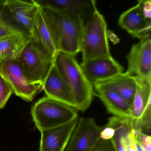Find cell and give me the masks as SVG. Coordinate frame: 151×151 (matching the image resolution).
Listing matches in <instances>:
<instances>
[{
  "instance_id": "cell-1",
  "label": "cell",
  "mask_w": 151,
  "mask_h": 151,
  "mask_svg": "<svg viewBox=\"0 0 151 151\" xmlns=\"http://www.w3.org/2000/svg\"><path fill=\"white\" fill-rule=\"evenodd\" d=\"M54 64L74 94L76 108L84 112L91 106L96 94L76 56L58 52L55 56Z\"/></svg>"
},
{
  "instance_id": "cell-2",
  "label": "cell",
  "mask_w": 151,
  "mask_h": 151,
  "mask_svg": "<svg viewBox=\"0 0 151 151\" xmlns=\"http://www.w3.org/2000/svg\"><path fill=\"white\" fill-rule=\"evenodd\" d=\"M74 107L49 98L39 100L32 107L31 114L40 131L64 125L78 118Z\"/></svg>"
},
{
  "instance_id": "cell-3",
  "label": "cell",
  "mask_w": 151,
  "mask_h": 151,
  "mask_svg": "<svg viewBox=\"0 0 151 151\" xmlns=\"http://www.w3.org/2000/svg\"><path fill=\"white\" fill-rule=\"evenodd\" d=\"M107 36L106 22L96 8L84 30L80 48L82 61L110 55Z\"/></svg>"
},
{
  "instance_id": "cell-4",
  "label": "cell",
  "mask_w": 151,
  "mask_h": 151,
  "mask_svg": "<svg viewBox=\"0 0 151 151\" xmlns=\"http://www.w3.org/2000/svg\"><path fill=\"white\" fill-rule=\"evenodd\" d=\"M50 11L56 25L59 52L76 56L80 52L85 27L83 21L78 15L71 12Z\"/></svg>"
},
{
  "instance_id": "cell-5",
  "label": "cell",
  "mask_w": 151,
  "mask_h": 151,
  "mask_svg": "<svg viewBox=\"0 0 151 151\" xmlns=\"http://www.w3.org/2000/svg\"><path fill=\"white\" fill-rule=\"evenodd\" d=\"M55 56L39 42H31L19 59L28 83L42 85L54 64Z\"/></svg>"
},
{
  "instance_id": "cell-6",
  "label": "cell",
  "mask_w": 151,
  "mask_h": 151,
  "mask_svg": "<svg viewBox=\"0 0 151 151\" xmlns=\"http://www.w3.org/2000/svg\"><path fill=\"white\" fill-rule=\"evenodd\" d=\"M0 74L9 84L14 93L25 101H32L42 90L41 84H30L26 81L19 60H1Z\"/></svg>"
},
{
  "instance_id": "cell-7",
  "label": "cell",
  "mask_w": 151,
  "mask_h": 151,
  "mask_svg": "<svg viewBox=\"0 0 151 151\" xmlns=\"http://www.w3.org/2000/svg\"><path fill=\"white\" fill-rule=\"evenodd\" d=\"M104 127L97 125L91 117L80 118L64 151H92L100 139Z\"/></svg>"
},
{
  "instance_id": "cell-8",
  "label": "cell",
  "mask_w": 151,
  "mask_h": 151,
  "mask_svg": "<svg viewBox=\"0 0 151 151\" xmlns=\"http://www.w3.org/2000/svg\"><path fill=\"white\" fill-rule=\"evenodd\" d=\"M127 59L128 67L125 73L136 78L151 79V35L132 45Z\"/></svg>"
},
{
  "instance_id": "cell-9",
  "label": "cell",
  "mask_w": 151,
  "mask_h": 151,
  "mask_svg": "<svg viewBox=\"0 0 151 151\" xmlns=\"http://www.w3.org/2000/svg\"><path fill=\"white\" fill-rule=\"evenodd\" d=\"M40 6L37 1L5 0V8L13 19L26 31L31 39L36 42L37 40L35 22Z\"/></svg>"
},
{
  "instance_id": "cell-10",
  "label": "cell",
  "mask_w": 151,
  "mask_h": 151,
  "mask_svg": "<svg viewBox=\"0 0 151 151\" xmlns=\"http://www.w3.org/2000/svg\"><path fill=\"white\" fill-rule=\"evenodd\" d=\"M90 83L93 85L123 73V67L111 55L82 61L80 64Z\"/></svg>"
},
{
  "instance_id": "cell-11",
  "label": "cell",
  "mask_w": 151,
  "mask_h": 151,
  "mask_svg": "<svg viewBox=\"0 0 151 151\" xmlns=\"http://www.w3.org/2000/svg\"><path fill=\"white\" fill-rule=\"evenodd\" d=\"M35 31L37 42L55 56L59 52L55 22L52 12L41 6L36 17Z\"/></svg>"
},
{
  "instance_id": "cell-12",
  "label": "cell",
  "mask_w": 151,
  "mask_h": 151,
  "mask_svg": "<svg viewBox=\"0 0 151 151\" xmlns=\"http://www.w3.org/2000/svg\"><path fill=\"white\" fill-rule=\"evenodd\" d=\"M78 120L77 118L64 125L40 132L39 151H64Z\"/></svg>"
},
{
  "instance_id": "cell-13",
  "label": "cell",
  "mask_w": 151,
  "mask_h": 151,
  "mask_svg": "<svg viewBox=\"0 0 151 151\" xmlns=\"http://www.w3.org/2000/svg\"><path fill=\"white\" fill-rule=\"evenodd\" d=\"M41 6L53 11L71 12L78 15L85 24L89 22L96 7L93 0H38Z\"/></svg>"
},
{
  "instance_id": "cell-14",
  "label": "cell",
  "mask_w": 151,
  "mask_h": 151,
  "mask_svg": "<svg viewBox=\"0 0 151 151\" xmlns=\"http://www.w3.org/2000/svg\"><path fill=\"white\" fill-rule=\"evenodd\" d=\"M42 90L49 98L76 108L74 94L55 64L42 85Z\"/></svg>"
},
{
  "instance_id": "cell-15",
  "label": "cell",
  "mask_w": 151,
  "mask_h": 151,
  "mask_svg": "<svg viewBox=\"0 0 151 151\" xmlns=\"http://www.w3.org/2000/svg\"><path fill=\"white\" fill-rule=\"evenodd\" d=\"M118 24L134 38L140 40L151 35V21L144 17L138 3L122 14Z\"/></svg>"
},
{
  "instance_id": "cell-16",
  "label": "cell",
  "mask_w": 151,
  "mask_h": 151,
  "mask_svg": "<svg viewBox=\"0 0 151 151\" xmlns=\"http://www.w3.org/2000/svg\"><path fill=\"white\" fill-rule=\"evenodd\" d=\"M96 92L104 90L113 91L132 104L137 88L134 77L122 73L114 77L96 83L93 85Z\"/></svg>"
},
{
  "instance_id": "cell-17",
  "label": "cell",
  "mask_w": 151,
  "mask_h": 151,
  "mask_svg": "<svg viewBox=\"0 0 151 151\" xmlns=\"http://www.w3.org/2000/svg\"><path fill=\"white\" fill-rule=\"evenodd\" d=\"M32 41L27 33L19 29L0 38V60H19Z\"/></svg>"
},
{
  "instance_id": "cell-18",
  "label": "cell",
  "mask_w": 151,
  "mask_h": 151,
  "mask_svg": "<svg viewBox=\"0 0 151 151\" xmlns=\"http://www.w3.org/2000/svg\"><path fill=\"white\" fill-rule=\"evenodd\" d=\"M96 92L109 113L120 118H131L132 105L121 95L108 90Z\"/></svg>"
},
{
  "instance_id": "cell-19",
  "label": "cell",
  "mask_w": 151,
  "mask_h": 151,
  "mask_svg": "<svg viewBox=\"0 0 151 151\" xmlns=\"http://www.w3.org/2000/svg\"><path fill=\"white\" fill-rule=\"evenodd\" d=\"M136 78L137 88L131 106V118L139 120L151 108V79Z\"/></svg>"
},
{
  "instance_id": "cell-20",
  "label": "cell",
  "mask_w": 151,
  "mask_h": 151,
  "mask_svg": "<svg viewBox=\"0 0 151 151\" xmlns=\"http://www.w3.org/2000/svg\"><path fill=\"white\" fill-rule=\"evenodd\" d=\"M13 92L9 84L0 74V109L5 106Z\"/></svg>"
},
{
  "instance_id": "cell-21",
  "label": "cell",
  "mask_w": 151,
  "mask_h": 151,
  "mask_svg": "<svg viewBox=\"0 0 151 151\" xmlns=\"http://www.w3.org/2000/svg\"><path fill=\"white\" fill-rule=\"evenodd\" d=\"M135 139L140 144L145 151H151V137L135 129Z\"/></svg>"
},
{
  "instance_id": "cell-22",
  "label": "cell",
  "mask_w": 151,
  "mask_h": 151,
  "mask_svg": "<svg viewBox=\"0 0 151 151\" xmlns=\"http://www.w3.org/2000/svg\"><path fill=\"white\" fill-rule=\"evenodd\" d=\"M4 8L5 7L0 10V38L8 35L18 30L8 24L4 20L2 16V13Z\"/></svg>"
},
{
  "instance_id": "cell-23",
  "label": "cell",
  "mask_w": 151,
  "mask_h": 151,
  "mask_svg": "<svg viewBox=\"0 0 151 151\" xmlns=\"http://www.w3.org/2000/svg\"><path fill=\"white\" fill-rule=\"evenodd\" d=\"M92 151H116L112 139H100L95 148Z\"/></svg>"
},
{
  "instance_id": "cell-24",
  "label": "cell",
  "mask_w": 151,
  "mask_h": 151,
  "mask_svg": "<svg viewBox=\"0 0 151 151\" xmlns=\"http://www.w3.org/2000/svg\"><path fill=\"white\" fill-rule=\"evenodd\" d=\"M140 6L141 11L144 17L147 20L151 21V1L150 0H140L138 1Z\"/></svg>"
},
{
  "instance_id": "cell-25",
  "label": "cell",
  "mask_w": 151,
  "mask_h": 151,
  "mask_svg": "<svg viewBox=\"0 0 151 151\" xmlns=\"http://www.w3.org/2000/svg\"><path fill=\"white\" fill-rule=\"evenodd\" d=\"M115 132V131L114 128L106 125L101 132L100 137L103 140L111 139L114 136Z\"/></svg>"
},
{
  "instance_id": "cell-26",
  "label": "cell",
  "mask_w": 151,
  "mask_h": 151,
  "mask_svg": "<svg viewBox=\"0 0 151 151\" xmlns=\"http://www.w3.org/2000/svg\"><path fill=\"white\" fill-rule=\"evenodd\" d=\"M5 7V0H0V10Z\"/></svg>"
},
{
  "instance_id": "cell-27",
  "label": "cell",
  "mask_w": 151,
  "mask_h": 151,
  "mask_svg": "<svg viewBox=\"0 0 151 151\" xmlns=\"http://www.w3.org/2000/svg\"></svg>"
}]
</instances>
